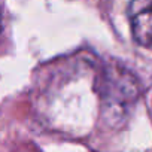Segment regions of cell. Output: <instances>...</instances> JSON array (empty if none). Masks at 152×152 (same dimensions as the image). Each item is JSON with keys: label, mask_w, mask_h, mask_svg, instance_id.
<instances>
[{"label": "cell", "mask_w": 152, "mask_h": 152, "mask_svg": "<svg viewBox=\"0 0 152 152\" xmlns=\"http://www.w3.org/2000/svg\"><path fill=\"white\" fill-rule=\"evenodd\" d=\"M99 84L103 106L116 118L136 102L140 93L136 76L119 63L106 64Z\"/></svg>", "instance_id": "obj_1"}, {"label": "cell", "mask_w": 152, "mask_h": 152, "mask_svg": "<svg viewBox=\"0 0 152 152\" xmlns=\"http://www.w3.org/2000/svg\"><path fill=\"white\" fill-rule=\"evenodd\" d=\"M128 20L133 39L140 46L152 49V2L137 0L130 3Z\"/></svg>", "instance_id": "obj_2"}, {"label": "cell", "mask_w": 152, "mask_h": 152, "mask_svg": "<svg viewBox=\"0 0 152 152\" xmlns=\"http://www.w3.org/2000/svg\"><path fill=\"white\" fill-rule=\"evenodd\" d=\"M0 31H2V18H0Z\"/></svg>", "instance_id": "obj_3"}]
</instances>
